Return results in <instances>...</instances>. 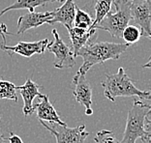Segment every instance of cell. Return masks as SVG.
Masks as SVG:
<instances>
[{"mask_svg": "<svg viewBox=\"0 0 151 143\" xmlns=\"http://www.w3.org/2000/svg\"><path fill=\"white\" fill-rule=\"evenodd\" d=\"M130 45L111 42H95L89 41L81 47L77 57L81 56L83 62L78 71V74H86L94 65L105 63L108 60H117L122 53L126 51Z\"/></svg>", "mask_w": 151, "mask_h": 143, "instance_id": "1", "label": "cell"}, {"mask_svg": "<svg viewBox=\"0 0 151 143\" xmlns=\"http://www.w3.org/2000/svg\"><path fill=\"white\" fill-rule=\"evenodd\" d=\"M105 97L111 102H115L117 97L137 96L142 100H150L149 91H142L138 89L133 80L126 74L124 69L120 67L114 74H107L102 81Z\"/></svg>", "mask_w": 151, "mask_h": 143, "instance_id": "2", "label": "cell"}, {"mask_svg": "<svg viewBox=\"0 0 151 143\" xmlns=\"http://www.w3.org/2000/svg\"><path fill=\"white\" fill-rule=\"evenodd\" d=\"M115 12L109 11L94 27L96 30H105L114 38L120 39L123 29L131 20L132 0H113Z\"/></svg>", "mask_w": 151, "mask_h": 143, "instance_id": "3", "label": "cell"}, {"mask_svg": "<svg viewBox=\"0 0 151 143\" xmlns=\"http://www.w3.org/2000/svg\"><path fill=\"white\" fill-rule=\"evenodd\" d=\"M150 100H135L133 107L128 112L126 121V127L123 138L120 143H136V140L142 134L143 123L145 115L151 111Z\"/></svg>", "mask_w": 151, "mask_h": 143, "instance_id": "4", "label": "cell"}, {"mask_svg": "<svg viewBox=\"0 0 151 143\" xmlns=\"http://www.w3.org/2000/svg\"><path fill=\"white\" fill-rule=\"evenodd\" d=\"M39 121L44 128L54 135L56 143H83L90 134V132L85 131L84 125H80L76 128H68L67 125H59L43 120Z\"/></svg>", "mask_w": 151, "mask_h": 143, "instance_id": "5", "label": "cell"}, {"mask_svg": "<svg viewBox=\"0 0 151 143\" xmlns=\"http://www.w3.org/2000/svg\"><path fill=\"white\" fill-rule=\"evenodd\" d=\"M52 35L54 39L51 43H49L47 49L54 54L53 66L60 70L73 68L76 64V58L73 55L71 47L63 42L56 29L52 30Z\"/></svg>", "mask_w": 151, "mask_h": 143, "instance_id": "6", "label": "cell"}, {"mask_svg": "<svg viewBox=\"0 0 151 143\" xmlns=\"http://www.w3.org/2000/svg\"><path fill=\"white\" fill-rule=\"evenodd\" d=\"M151 0L132 3L131 19L142 30V36L151 38Z\"/></svg>", "mask_w": 151, "mask_h": 143, "instance_id": "7", "label": "cell"}, {"mask_svg": "<svg viewBox=\"0 0 151 143\" xmlns=\"http://www.w3.org/2000/svg\"><path fill=\"white\" fill-rule=\"evenodd\" d=\"M49 43V39H44L37 42H19L16 46H8L6 41H2L0 44V49L9 55L19 54L24 57H31L34 54H43L47 49Z\"/></svg>", "mask_w": 151, "mask_h": 143, "instance_id": "8", "label": "cell"}, {"mask_svg": "<svg viewBox=\"0 0 151 143\" xmlns=\"http://www.w3.org/2000/svg\"><path fill=\"white\" fill-rule=\"evenodd\" d=\"M74 85V96L78 104L85 107V114L92 115L93 110L91 108L92 104V88L87 81L85 74H78L73 78Z\"/></svg>", "mask_w": 151, "mask_h": 143, "instance_id": "9", "label": "cell"}, {"mask_svg": "<svg viewBox=\"0 0 151 143\" xmlns=\"http://www.w3.org/2000/svg\"><path fill=\"white\" fill-rule=\"evenodd\" d=\"M52 19V12H29L18 19V35H22L27 30L37 28Z\"/></svg>", "mask_w": 151, "mask_h": 143, "instance_id": "10", "label": "cell"}, {"mask_svg": "<svg viewBox=\"0 0 151 143\" xmlns=\"http://www.w3.org/2000/svg\"><path fill=\"white\" fill-rule=\"evenodd\" d=\"M38 98L40 99L39 103L33 104L34 111H36L39 120L46 122H53L59 125H67L59 118V115L56 112L55 108L50 104L49 97L47 95L40 94Z\"/></svg>", "mask_w": 151, "mask_h": 143, "instance_id": "11", "label": "cell"}, {"mask_svg": "<svg viewBox=\"0 0 151 143\" xmlns=\"http://www.w3.org/2000/svg\"><path fill=\"white\" fill-rule=\"evenodd\" d=\"M39 85L32 81L30 78H27L25 83L22 85V86H17V90L19 91L20 96L22 97V111L26 117L30 116V115H32L35 112L33 108V100L41 94L39 92Z\"/></svg>", "mask_w": 151, "mask_h": 143, "instance_id": "12", "label": "cell"}, {"mask_svg": "<svg viewBox=\"0 0 151 143\" xmlns=\"http://www.w3.org/2000/svg\"><path fill=\"white\" fill-rule=\"evenodd\" d=\"M76 14V4L74 0H65L64 4L52 11V19L47 24L61 23L66 28L73 27V21Z\"/></svg>", "mask_w": 151, "mask_h": 143, "instance_id": "13", "label": "cell"}, {"mask_svg": "<svg viewBox=\"0 0 151 143\" xmlns=\"http://www.w3.org/2000/svg\"><path fill=\"white\" fill-rule=\"evenodd\" d=\"M68 32H69L70 40L72 43L71 50L73 52V55L76 58L77 57V53L81 47L83 46L85 44H87L89 41H91L92 36L95 35L97 30L91 29V30H85L82 28H78V27H69Z\"/></svg>", "mask_w": 151, "mask_h": 143, "instance_id": "14", "label": "cell"}, {"mask_svg": "<svg viewBox=\"0 0 151 143\" xmlns=\"http://www.w3.org/2000/svg\"><path fill=\"white\" fill-rule=\"evenodd\" d=\"M63 0H17L12 5L3 9L0 12V18L5 13L11 11V10H28L29 12H33L36 7L45 6L49 2H61Z\"/></svg>", "mask_w": 151, "mask_h": 143, "instance_id": "15", "label": "cell"}, {"mask_svg": "<svg viewBox=\"0 0 151 143\" xmlns=\"http://www.w3.org/2000/svg\"><path fill=\"white\" fill-rule=\"evenodd\" d=\"M113 0H97L95 3V19H93L90 29H94V27L103 19V18L111 10Z\"/></svg>", "mask_w": 151, "mask_h": 143, "instance_id": "16", "label": "cell"}, {"mask_svg": "<svg viewBox=\"0 0 151 143\" xmlns=\"http://www.w3.org/2000/svg\"><path fill=\"white\" fill-rule=\"evenodd\" d=\"M93 22V19L88 13L80 9L78 6H76V14L73 21V26L82 28L85 30H89Z\"/></svg>", "mask_w": 151, "mask_h": 143, "instance_id": "17", "label": "cell"}, {"mask_svg": "<svg viewBox=\"0 0 151 143\" xmlns=\"http://www.w3.org/2000/svg\"><path fill=\"white\" fill-rule=\"evenodd\" d=\"M17 86L10 81L0 79V100L7 99L17 103L19 100L17 95Z\"/></svg>", "mask_w": 151, "mask_h": 143, "instance_id": "18", "label": "cell"}, {"mask_svg": "<svg viewBox=\"0 0 151 143\" xmlns=\"http://www.w3.org/2000/svg\"><path fill=\"white\" fill-rule=\"evenodd\" d=\"M140 37H142V30L139 26L137 25H127L123 29L121 38L125 41L126 44L128 45H133L139 42Z\"/></svg>", "mask_w": 151, "mask_h": 143, "instance_id": "19", "label": "cell"}, {"mask_svg": "<svg viewBox=\"0 0 151 143\" xmlns=\"http://www.w3.org/2000/svg\"><path fill=\"white\" fill-rule=\"evenodd\" d=\"M94 141L95 143H120V141L114 137V134L108 130L99 131L95 135Z\"/></svg>", "mask_w": 151, "mask_h": 143, "instance_id": "20", "label": "cell"}, {"mask_svg": "<svg viewBox=\"0 0 151 143\" xmlns=\"http://www.w3.org/2000/svg\"><path fill=\"white\" fill-rule=\"evenodd\" d=\"M151 111L145 115V123H143V131L139 137L142 143H151V120H150Z\"/></svg>", "mask_w": 151, "mask_h": 143, "instance_id": "21", "label": "cell"}, {"mask_svg": "<svg viewBox=\"0 0 151 143\" xmlns=\"http://www.w3.org/2000/svg\"><path fill=\"white\" fill-rule=\"evenodd\" d=\"M6 140H9L10 143H23L22 138L19 135L13 134V132H10V137L8 138H6Z\"/></svg>", "mask_w": 151, "mask_h": 143, "instance_id": "22", "label": "cell"}, {"mask_svg": "<svg viewBox=\"0 0 151 143\" xmlns=\"http://www.w3.org/2000/svg\"><path fill=\"white\" fill-rule=\"evenodd\" d=\"M5 34L11 35V33L8 32V28H7V25L4 24V23H1V24H0V35L3 37V36H5Z\"/></svg>", "mask_w": 151, "mask_h": 143, "instance_id": "23", "label": "cell"}, {"mask_svg": "<svg viewBox=\"0 0 151 143\" xmlns=\"http://www.w3.org/2000/svg\"><path fill=\"white\" fill-rule=\"evenodd\" d=\"M6 142V138L3 137L1 134V131H0V143H5Z\"/></svg>", "mask_w": 151, "mask_h": 143, "instance_id": "24", "label": "cell"}, {"mask_svg": "<svg viewBox=\"0 0 151 143\" xmlns=\"http://www.w3.org/2000/svg\"><path fill=\"white\" fill-rule=\"evenodd\" d=\"M143 1H145V0H132V3H140Z\"/></svg>", "mask_w": 151, "mask_h": 143, "instance_id": "25", "label": "cell"}]
</instances>
